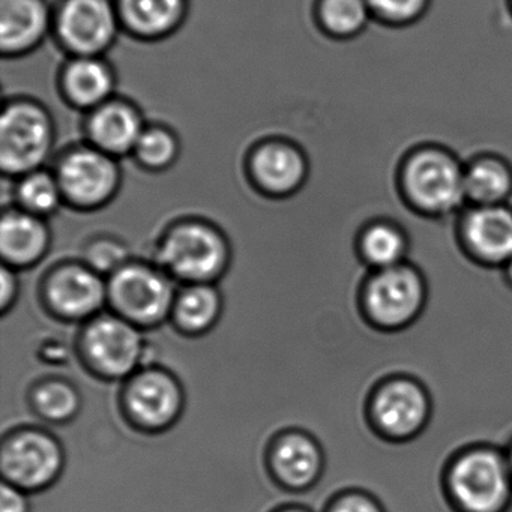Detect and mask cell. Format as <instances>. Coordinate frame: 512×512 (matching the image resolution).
Segmentation results:
<instances>
[{"label":"cell","instance_id":"1","mask_svg":"<svg viewBox=\"0 0 512 512\" xmlns=\"http://www.w3.org/2000/svg\"><path fill=\"white\" fill-rule=\"evenodd\" d=\"M395 193L410 211L421 217H458L467 208L464 163L445 146H415L400 161Z\"/></svg>","mask_w":512,"mask_h":512},{"label":"cell","instance_id":"2","mask_svg":"<svg viewBox=\"0 0 512 512\" xmlns=\"http://www.w3.org/2000/svg\"><path fill=\"white\" fill-rule=\"evenodd\" d=\"M152 263L179 286L215 284L229 266V242L215 224L202 218H184L161 236Z\"/></svg>","mask_w":512,"mask_h":512},{"label":"cell","instance_id":"3","mask_svg":"<svg viewBox=\"0 0 512 512\" xmlns=\"http://www.w3.org/2000/svg\"><path fill=\"white\" fill-rule=\"evenodd\" d=\"M80 361L94 376L124 382L143 367L145 331L110 310L82 323L76 332Z\"/></svg>","mask_w":512,"mask_h":512},{"label":"cell","instance_id":"4","mask_svg":"<svg viewBox=\"0 0 512 512\" xmlns=\"http://www.w3.org/2000/svg\"><path fill=\"white\" fill-rule=\"evenodd\" d=\"M446 491L455 512H512V472L505 452L473 448L452 461Z\"/></svg>","mask_w":512,"mask_h":512},{"label":"cell","instance_id":"5","mask_svg":"<svg viewBox=\"0 0 512 512\" xmlns=\"http://www.w3.org/2000/svg\"><path fill=\"white\" fill-rule=\"evenodd\" d=\"M179 284L154 263L131 260L107 278V310L140 329L169 322Z\"/></svg>","mask_w":512,"mask_h":512},{"label":"cell","instance_id":"6","mask_svg":"<svg viewBox=\"0 0 512 512\" xmlns=\"http://www.w3.org/2000/svg\"><path fill=\"white\" fill-rule=\"evenodd\" d=\"M55 122L43 104L17 98L5 104L0 118V167L19 179L43 169L55 146Z\"/></svg>","mask_w":512,"mask_h":512},{"label":"cell","instance_id":"7","mask_svg":"<svg viewBox=\"0 0 512 512\" xmlns=\"http://www.w3.org/2000/svg\"><path fill=\"white\" fill-rule=\"evenodd\" d=\"M64 467V446L49 428L28 425L2 434V481L16 485L34 496L55 485Z\"/></svg>","mask_w":512,"mask_h":512},{"label":"cell","instance_id":"8","mask_svg":"<svg viewBox=\"0 0 512 512\" xmlns=\"http://www.w3.org/2000/svg\"><path fill=\"white\" fill-rule=\"evenodd\" d=\"M53 172L64 194L65 206L73 211H101L121 194L118 160L88 142L68 148L56 161Z\"/></svg>","mask_w":512,"mask_h":512},{"label":"cell","instance_id":"9","mask_svg":"<svg viewBox=\"0 0 512 512\" xmlns=\"http://www.w3.org/2000/svg\"><path fill=\"white\" fill-rule=\"evenodd\" d=\"M119 406L137 430L161 433L181 418L184 388L166 368L149 365L119 383Z\"/></svg>","mask_w":512,"mask_h":512},{"label":"cell","instance_id":"10","mask_svg":"<svg viewBox=\"0 0 512 512\" xmlns=\"http://www.w3.org/2000/svg\"><path fill=\"white\" fill-rule=\"evenodd\" d=\"M427 296L421 272L409 263H401L371 275L362 292V308L377 328L398 331L421 317Z\"/></svg>","mask_w":512,"mask_h":512},{"label":"cell","instance_id":"11","mask_svg":"<svg viewBox=\"0 0 512 512\" xmlns=\"http://www.w3.org/2000/svg\"><path fill=\"white\" fill-rule=\"evenodd\" d=\"M23 289H38L44 308L62 322L85 323L107 310V278L83 262L59 263Z\"/></svg>","mask_w":512,"mask_h":512},{"label":"cell","instance_id":"12","mask_svg":"<svg viewBox=\"0 0 512 512\" xmlns=\"http://www.w3.org/2000/svg\"><path fill=\"white\" fill-rule=\"evenodd\" d=\"M121 29L115 0H62L53 17V34L71 56H103Z\"/></svg>","mask_w":512,"mask_h":512},{"label":"cell","instance_id":"13","mask_svg":"<svg viewBox=\"0 0 512 512\" xmlns=\"http://www.w3.org/2000/svg\"><path fill=\"white\" fill-rule=\"evenodd\" d=\"M430 416L427 391L409 377L388 380L371 397V424L391 440L404 442L418 436L427 427Z\"/></svg>","mask_w":512,"mask_h":512},{"label":"cell","instance_id":"14","mask_svg":"<svg viewBox=\"0 0 512 512\" xmlns=\"http://www.w3.org/2000/svg\"><path fill=\"white\" fill-rule=\"evenodd\" d=\"M323 467L322 448L305 431H284L269 446V475L283 491L286 503H295L299 496L313 490L322 478Z\"/></svg>","mask_w":512,"mask_h":512},{"label":"cell","instance_id":"15","mask_svg":"<svg viewBox=\"0 0 512 512\" xmlns=\"http://www.w3.org/2000/svg\"><path fill=\"white\" fill-rule=\"evenodd\" d=\"M308 173L310 169L304 152L287 140L259 143L248 157V179L254 191L268 199H290L301 193L307 184Z\"/></svg>","mask_w":512,"mask_h":512},{"label":"cell","instance_id":"16","mask_svg":"<svg viewBox=\"0 0 512 512\" xmlns=\"http://www.w3.org/2000/svg\"><path fill=\"white\" fill-rule=\"evenodd\" d=\"M458 227L464 248L479 262L503 268L512 259V205L467 206Z\"/></svg>","mask_w":512,"mask_h":512},{"label":"cell","instance_id":"17","mask_svg":"<svg viewBox=\"0 0 512 512\" xmlns=\"http://www.w3.org/2000/svg\"><path fill=\"white\" fill-rule=\"evenodd\" d=\"M52 247V227L46 218L20 208L5 209L0 221L2 265L28 271L40 265Z\"/></svg>","mask_w":512,"mask_h":512},{"label":"cell","instance_id":"18","mask_svg":"<svg viewBox=\"0 0 512 512\" xmlns=\"http://www.w3.org/2000/svg\"><path fill=\"white\" fill-rule=\"evenodd\" d=\"M145 128L142 112L133 103L112 98L88 113L86 142L118 160L133 154Z\"/></svg>","mask_w":512,"mask_h":512},{"label":"cell","instance_id":"19","mask_svg":"<svg viewBox=\"0 0 512 512\" xmlns=\"http://www.w3.org/2000/svg\"><path fill=\"white\" fill-rule=\"evenodd\" d=\"M47 0H0V50L5 58L34 52L53 32Z\"/></svg>","mask_w":512,"mask_h":512},{"label":"cell","instance_id":"20","mask_svg":"<svg viewBox=\"0 0 512 512\" xmlns=\"http://www.w3.org/2000/svg\"><path fill=\"white\" fill-rule=\"evenodd\" d=\"M115 88V70L103 56H71L59 73L64 100L88 113L115 98Z\"/></svg>","mask_w":512,"mask_h":512},{"label":"cell","instance_id":"21","mask_svg":"<svg viewBox=\"0 0 512 512\" xmlns=\"http://www.w3.org/2000/svg\"><path fill=\"white\" fill-rule=\"evenodd\" d=\"M122 29L143 41L175 34L187 19L188 0H115Z\"/></svg>","mask_w":512,"mask_h":512},{"label":"cell","instance_id":"22","mask_svg":"<svg viewBox=\"0 0 512 512\" xmlns=\"http://www.w3.org/2000/svg\"><path fill=\"white\" fill-rule=\"evenodd\" d=\"M467 206L511 205L512 164L505 157L482 152L464 163Z\"/></svg>","mask_w":512,"mask_h":512},{"label":"cell","instance_id":"23","mask_svg":"<svg viewBox=\"0 0 512 512\" xmlns=\"http://www.w3.org/2000/svg\"><path fill=\"white\" fill-rule=\"evenodd\" d=\"M82 394L71 380L61 376L43 377L29 389L28 425H64L82 410Z\"/></svg>","mask_w":512,"mask_h":512},{"label":"cell","instance_id":"24","mask_svg":"<svg viewBox=\"0 0 512 512\" xmlns=\"http://www.w3.org/2000/svg\"><path fill=\"white\" fill-rule=\"evenodd\" d=\"M221 310L217 284H185L179 287L170 320L184 334L202 335L217 325Z\"/></svg>","mask_w":512,"mask_h":512},{"label":"cell","instance_id":"25","mask_svg":"<svg viewBox=\"0 0 512 512\" xmlns=\"http://www.w3.org/2000/svg\"><path fill=\"white\" fill-rule=\"evenodd\" d=\"M409 250V239L406 233L391 221H376L370 224L365 227L359 238L362 259L374 271L407 263Z\"/></svg>","mask_w":512,"mask_h":512},{"label":"cell","instance_id":"26","mask_svg":"<svg viewBox=\"0 0 512 512\" xmlns=\"http://www.w3.org/2000/svg\"><path fill=\"white\" fill-rule=\"evenodd\" d=\"M14 206L46 220L58 215L65 200L55 172L43 167L14 179Z\"/></svg>","mask_w":512,"mask_h":512},{"label":"cell","instance_id":"27","mask_svg":"<svg viewBox=\"0 0 512 512\" xmlns=\"http://www.w3.org/2000/svg\"><path fill=\"white\" fill-rule=\"evenodd\" d=\"M316 19L323 34L341 41L359 37L373 22L365 0H317Z\"/></svg>","mask_w":512,"mask_h":512},{"label":"cell","instance_id":"28","mask_svg":"<svg viewBox=\"0 0 512 512\" xmlns=\"http://www.w3.org/2000/svg\"><path fill=\"white\" fill-rule=\"evenodd\" d=\"M181 143L170 128L163 125H146L131 157L146 172L161 173L178 161Z\"/></svg>","mask_w":512,"mask_h":512},{"label":"cell","instance_id":"29","mask_svg":"<svg viewBox=\"0 0 512 512\" xmlns=\"http://www.w3.org/2000/svg\"><path fill=\"white\" fill-rule=\"evenodd\" d=\"M131 260L133 257L127 245L113 236L92 238L91 241L86 242L79 256V262L85 263L106 278Z\"/></svg>","mask_w":512,"mask_h":512},{"label":"cell","instance_id":"30","mask_svg":"<svg viewBox=\"0 0 512 512\" xmlns=\"http://www.w3.org/2000/svg\"><path fill=\"white\" fill-rule=\"evenodd\" d=\"M373 22L386 28L403 29L416 25L430 10L431 0H365Z\"/></svg>","mask_w":512,"mask_h":512},{"label":"cell","instance_id":"31","mask_svg":"<svg viewBox=\"0 0 512 512\" xmlns=\"http://www.w3.org/2000/svg\"><path fill=\"white\" fill-rule=\"evenodd\" d=\"M322 512H386V509L371 494L353 490L329 500Z\"/></svg>","mask_w":512,"mask_h":512},{"label":"cell","instance_id":"32","mask_svg":"<svg viewBox=\"0 0 512 512\" xmlns=\"http://www.w3.org/2000/svg\"><path fill=\"white\" fill-rule=\"evenodd\" d=\"M0 512H34L31 494L26 493L16 485L2 481Z\"/></svg>","mask_w":512,"mask_h":512},{"label":"cell","instance_id":"33","mask_svg":"<svg viewBox=\"0 0 512 512\" xmlns=\"http://www.w3.org/2000/svg\"><path fill=\"white\" fill-rule=\"evenodd\" d=\"M0 283H2V293H0V314H5L16 305L17 299L22 290V281H20L19 271L2 265L0 271Z\"/></svg>","mask_w":512,"mask_h":512},{"label":"cell","instance_id":"34","mask_svg":"<svg viewBox=\"0 0 512 512\" xmlns=\"http://www.w3.org/2000/svg\"><path fill=\"white\" fill-rule=\"evenodd\" d=\"M271 512H317L310 506L302 505V503H286V505L278 506Z\"/></svg>","mask_w":512,"mask_h":512},{"label":"cell","instance_id":"35","mask_svg":"<svg viewBox=\"0 0 512 512\" xmlns=\"http://www.w3.org/2000/svg\"><path fill=\"white\" fill-rule=\"evenodd\" d=\"M503 269H505L506 278H508L509 283L512 284V259L503 266Z\"/></svg>","mask_w":512,"mask_h":512},{"label":"cell","instance_id":"36","mask_svg":"<svg viewBox=\"0 0 512 512\" xmlns=\"http://www.w3.org/2000/svg\"><path fill=\"white\" fill-rule=\"evenodd\" d=\"M506 458H508L509 469H511L512 472V446L511 449H509V451L506 452Z\"/></svg>","mask_w":512,"mask_h":512},{"label":"cell","instance_id":"37","mask_svg":"<svg viewBox=\"0 0 512 512\" xmlns=\"http://www.w3.org/2000/svg\"><path fill=\"white\" fill-rule=\"evenodd\" d=\"M506 4H508L509 13L512 14V0H506Z\"/></svg>","mask_w":512,"mask_h":512}]
</instances>
